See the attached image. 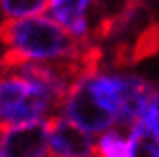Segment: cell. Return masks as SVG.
I'll return each mask as SVG.
<instances>
[{"label": "cell", "mask_w": 159, "mask_h": 157, "mask_svg": "<svg viewBox=\"0 0 159 157\" xmlns=\"http://www.w3.org/2000/svg\"><path fill=\"white\" fill-rule=\"evenodd\" d=\"M152 85L155 83L141 72L92 56L72 72L58 114L92 135L112 126L130 128L139 123Z\"/></svg>", "instance_id": "1"}, {"label": "cell", "mask_w": 159, "mask_h": 157, "mask_svg": "<svg viewBox=\"0 0 159 157\" xmlns=\"http://www.w3.org/2000/svg\"><path fill=\"white\" fill-rule=\"evenodd\" d=\"M72 72L52 65L0 63V128L47 123L58 112Z\"/></svg>", "instance_id": "2"}, {"label": "cell", "mask_w": 159, "mask_h": 157, "mask_svg": "<svg viewBox=\"0 0 159 157\" xmlns=\"http://www.w3.org/2000/svg\"><path fill=\"white\" fill-rule=\"evenodd\" d=\"M2 58L20 65H52L76 70L94 56L92 45L79 43L49 14L2 23L0 29Z\"/></svg>", "instance_id": "3"}, {"label": "cell", "mask_w": 159, "mask_h": 157, "mask_svg": "<svg viewBox=\"0 0 159 157\" xmlns=\"http://www.w3.org/2000/svg\"><path fill=\"white\" fill-rule=\"evenodd\" d=\"M56 23L83 45H94L105 18L99 0H49L47 12Z\"/></svg>", "instance_id": "4"}, {"label": "cell", "mask_w": 159, "mask_h": 157, "mask_svg": "<svg viewBox=\"0 0 159 157\" xmlns=\"http://www.w3.org/2000/svg\"><path fill=\"white\" fill-rule=\"evenodd\" d=\"M94 137L58 112L47 121L49 157H94Z\"/></svg>", "instance_id": "5"}, {"label": "cell", "mask_w": 159, "mask_h": 157, "mask_svg": "<svg viewBox=\"0 0 159 157\" xmlns=\"http://www.w3.org/2000/svg\"><path fill=\"white\" fill-rule=\"evenodd\" d=\"M0 157H49L47 123L0 128Z\"/></svg>", "instance_id": "6"}, {"label": "cell", "mask_w": 159, "mask_h": 157, "mask_svg": "<svg viewBox=\"0 0 159 157\" xmlns=\"http://www.w3.org/2000/svg\"><path fill=\"white\" fill-rule=\"evenodd\" d=\"M94 157H130V132L123 126L99 132L94 137Z\"/></svg>", "instance_id": "7"}, {"label": "cell", "mask_w": 159, "mask_h": 157, "mask_svg": "<svg viewBox=\"0 0 159 157\" xmlns=\"http://www.w3.org/2000/svg\"><path fill=\"white\" fill-rule=\"evenodd\" d=\"M47 5L49 0H0V20L9 23V20L45 14Z\"/></svg>", "instance_id": "8"}, {"label": "cell", "mask_w": 159, "mask_h": 157, "mask_svg": "<svg viewBox=\"0 0 159 157\" xmlns=\"http://www.w3.org/2000/svg\"><path fill=\"white\" fill-rule=\"evenodd\" d=\"M130 132V157H159V137L141 123L128 128Z\"/></svg>", "instance_id": "9"}, {"label": "cell", "mask_w": 159, "mask_h": 157, "mask_svg": "<svg viewBox=\"0 0 159 157\" xmlns=\"http://www.w3.org/2000/svg\"><path fill=\"white\" fill-rule=\"evenodd\" d=\"M139 123L146 126L152 135L159 137V83H155L150 94H148V101L143 106V112L139 117Z\"/></svg>", "instance_id": "10"}, {"label": "cell", "mask_w": 159, "mask_h": 157, "mask_svg": "<svg viewBox=\"0 0 159 157\" xmlns=\"http://www.w3.org/2000/svg\"><path fill=\"white\" fill-rule=\"evenodd\" d=\"M0 29H2V20H0Z\"/></svg>", "instance_id": "11"}]
</instances>
